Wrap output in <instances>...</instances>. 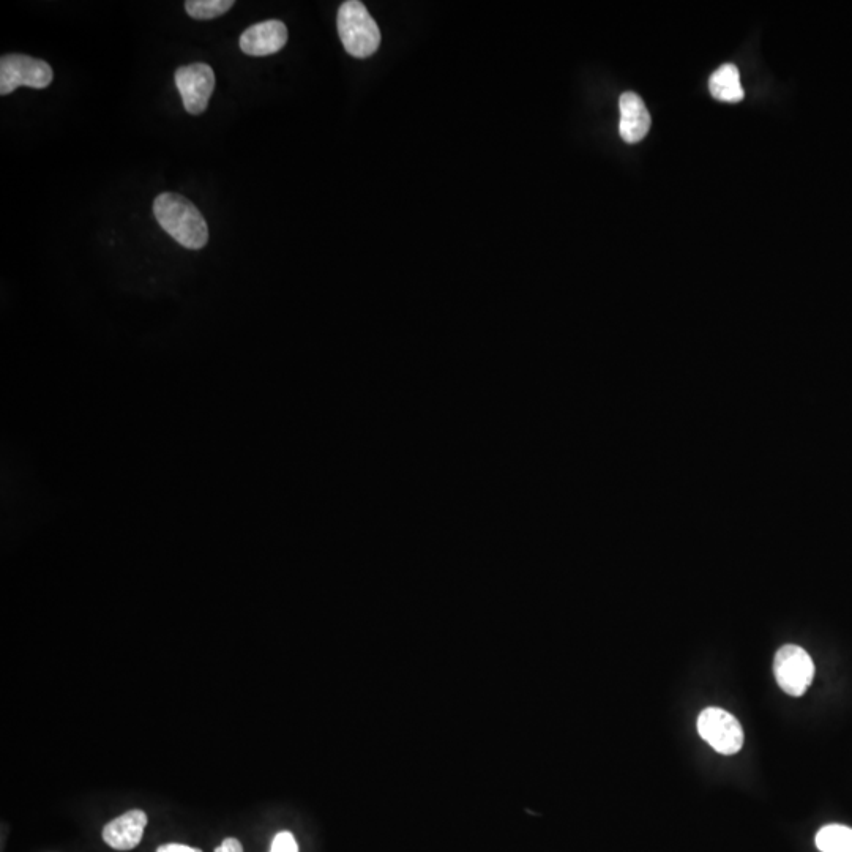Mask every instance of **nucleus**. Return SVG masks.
Masks as SVG:
<instances>
[{
    "instance_id": "1",
    "label": "nucleus",
    "mask_w": 852,
    "mask_h": 852,
    "mask_svg": "<svg viewBox=\"0 0 852 852\" xmlns=\"http://www.w3.org/2000/svg\"><path fill=\"white\" fill-rule=\"evenodd\" d=\"M158 225L188 250H201L209 242V228L198 207L176 193H161L154 202Z\"/></svg>"
},
{
    "instance_id": "2",
    "label": "nucleus",
    "mask_w": 852,
    "mask_h": 852,
    "mask_svg": "<svg viewBox=\"0 0 852 852\" xmlns=\"http://www.w3.org/2000/svg\"><path fill=\"white\" fill-rule=\"evenodd\" d=\"M338 34L344 49L357 59L373 56L381 45V30L359 0H348L341 5Z\"/></svg>"
},
{
    "instance_id": "3",
    "label": "nucleus",
    "mask_w": 852,
    "mask_h": 852,
    "mask_svg": "<svg viewBox=\"0 0 852 852\" xmlns=\"http://www.w3.org/2000/svg\"><path fill=\"white\" fill-rule=\"evenodd\" d=\"M53 76V68L45 60L7 54L0 59V95L12 94L21 86L46 89L53 83Z\"/></svg>"
},
{
    "instance_id": "4",
    "label": "nucleus",
    "mask_w": 852,
    "mask_h": 852,
    "mask_svg": "<svg viewBox=\"0 0 852 852\" xmlns=\"http://www.w3.org/2000/svg\"><path fill=\"white\" fill-rule=\"evenodd\" d=\"M774 674L778 687L789 696H802L807 692L813 677L815 665L805 649L794 644H786L775 655Z\"/></svg>"
},
{
    "instance_id": "5",
    "label": "nucleus",
    "mask_w": 852,
    "mask_h": 852,
    "mask_svg": "<svg viewBox=\"0 0 852 852\" xmlns=\"http://www.w3.org/2000/svg\"><path fill=\"white\" fill-rule=\"evenodd\" d=\"M698 733L722 755H736L744 745V729L737 718L718 707H707L699 714Z\"/></svg>"
},
{
    "instance_id": "6",
    "label": "nucleus",
    "mask_w": 852,
    "mask_h": 852,
    "mask_svg": "<svg viewBox=\"0 0 852 852\" xmlns=\"http://www.w3.org/2000/svg\"><path fill=\"white\" fill-rule=\"evenodd\" d=\"M174 78L188 113L193 116L204 113L215 89V73L212 67L201 62L180 67L177 68Z\"/></svg>"
},
{
    "instance_id": "7",
    "label": "nucleus",
    "mask_w": 852,
    "mask_h": 852,
    "mask_svg": "<svg viewBox=\"0 0 852 852\" xmlns=\"http://www.w3.org/2000/svg\"><path fill=\"white\" fill-rule=\"evenodd\" d=\"M288 43V29L278 19L253 24L240 37V49L247 56L264 57L278 53Z\"/></svg>"
},
{
    "instance_id": "8",
    "label": "nucleus",
    "mask_w": 852,
    "mask_h": 852,
    "mask_svg": "<svg viewBox=\"0 0 852 852\" xmlns=\"http://www.w3.org/2000/svg\"><path fill=\"white\" fill-rule=\"evenodd\" d=\"M147 826V815L142 810L127 811L125 815L113 819L103 829L106 845L117 851H130L141 843Z\"/></svg>"
},
{
    "instance_id": "9",
    "label": "nucleus",
    "mask_w": 852,
    "mask_h": 852,
    "mask_svg": "<svg viewBox=\"0 0 852 852\" xmlns=\"http://www.w3.org/2000/svg\"><path fill=\"white\" fill-rule=\"evenodd\" d=\"M619 108H621L619 131H621L622 139L628 144H636L646 138L652 119L643 98L635 92H625L619 100Z\"/></svg>"
},
{
    "instance_id": "10",
    "label": "nucleus",
    "mask_w": 852,
    "mask_h": 852,
    "mask_svg": "<svg viewBox=\"0 0 852 852\" xmlns=\"http://www.w3.org/2000/svg\"><path fill=\"white\" fill-rule=\"evenodd\" d=\"M710 94L717 100L736 101L744 98V89L740 84L739 68L734 64H725L712 73L709 79Z\"/></svg>"
},
{
    "instance_id": "11",
    "label": "nucleus",
    "mask_w": 852,
    "mask_h": 852,
    "mask_svg": "<svg viewBox=\"0 0 852 852\" xmlns=\"http://www.w3.org/2000/svg\"><path fill=\"white\" fill-rule=\"evenodd\" d=\"M816 848L821 852H852L851 827L830 824L816 835Z\"/></svg>"
},
{
    "instance_id": "12",
    "label": "nucleus",
    "mask_w": 852,
    "mask_h": 852,
    "mask_svg": "<svg viewBox=\"0 0 852 852\" xmlns=\"http://www.w3.org/2000/svg\"><path fill=\"white\" fill-rule=\"evenodd\" d=\"M234 7L232 0H188L185 10L195 19H213L225 15Z\"/></svg>"
},
{
    "instance_id": "13",
    "label": "nucleus",
    "mask_w": 852,
    "mask_h": 852,
    "mask_svg": "<svg viewBox=\"0 0 852 852\" xmlns=\"http://www.w3.org/2000/svg\"><path fill=\"white\" fill-rule=\"evenodd\" d=\"M270 852H299V845H297L296 838L291 832L283 830L273 838Z\"/></svg>"
},
{
    "instance_id": "14",
    "label": "nucleus",
    "mask_w": 852,
    "mask_h": 852,
    "mask_svg": "<svg viewBox=\"0 0 852 852\" xmlns=\"http://www.w3.org/2000/svg\"><path fill=\"white\" fill-rule=\"evenodd\" d=\"M215 852H243V846L237 838H226Z\"/></svg>"
},
{
    "instance_id": "15",
    "label": "nucleus",
    "mask_w": 852,
    "mask_h": 852,
    "mask_svg": "<svg viewBox=\"0 0 852 852\" xmlns=\"http://www.w3.org/2000/svg\"><path fill=\"white\" fill-rule=\"evenodd\" d=\"M157 852H202V849L191 848V846L180 845V843H168V845L160 846Z\"/></svg>"
}]
</instances>
